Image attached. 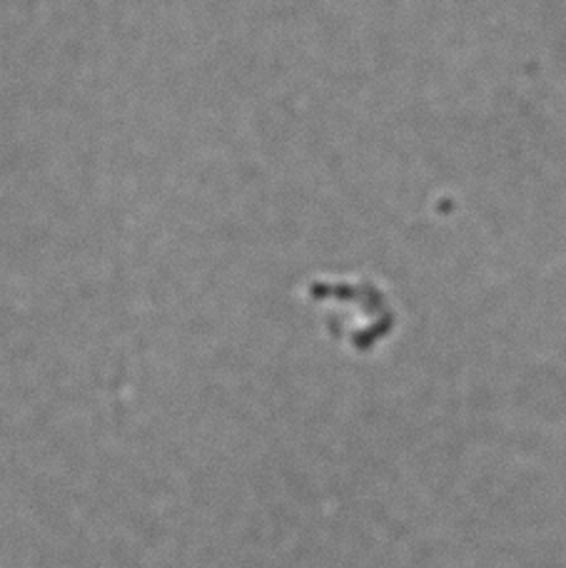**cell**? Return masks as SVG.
I'll use <instances>...</instances> for the list:
<instances>
[]
</instances>
